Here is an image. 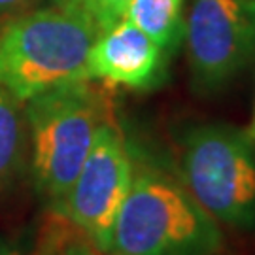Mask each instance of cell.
Wrapping results in <instances>:
<instances>
[{"instance_id": "9", "label": "cell", "mask_w": 255, "mask_h": 255, "mask_svg": "<svg viewBox=\"0 0 255 255\" xmlns=\"http://www.w3.org/2000/svg\"><path fill=\"white\" fill-rule=\"evenodd\" d=\"M19 101L0 87V191L17 178L25 161L27 136Z\"/></svg>"}, {"instance_id": "5", "label": "cell", "mask_w": 255, "mask_h": 255, "mask_svg": "<svg viewBox=\"0 0 255 255\" xmlns=\"http://www.w3.org/2000/svg\"><path fill=\"white\" fill-rule=\"evenodd\" d=\"M132 147L118 118L99 130L72 187L55 210L89 240L99 254L108 255L119 208L132 182Z\"/></svg>"}, {"instance_id": "7", "label": "cell", "mask_w": 255, "mask_h": 255, "mask_svg": "<svg viewBox=\"0 0 255 255\" xmlns=\"http://www.w3.org/2000/svg\"><path fill=\"white\" fill-rule=\"evenodd\" d=\"M168 57L147 34L121 19L95 40L87 57V76L108 85L149 91L164 82Z\"/></svg>"}, {"instance_id": "14", "label": "cell", "mask_w": 255, "mask_h": 255, "mask_svg": "<svg viewBox=\"0 0 255 255\" xmlns=\"http://www.w3.org/2000/svg\"><path fill=\"white\" fill-rule=\"evenodd\" d=\"M246 132L255 140V114H254V121H252V125H250V127L246 128Z\"/></svg>"}, {"instance_id": "6", "label": "cell", "mask_w": 255, "mask_h": 255, "mask_svg": "<svg viewBox=\"0 0 255 255\" xmlns=\"http://www.w3.org/2000/svg\"><path fill=\"white\" fill-rule=\"evenodd\" d=\"M185 40L195 85L218 91L255 59V2L195 0Z\"/></svg>"}, {"instance_id": "2", "label": "cell", "mask_w": 255, "mask_h": 255, "mask_svg": "<svg viewBox=\"0 0 255 255\" xmlns=\"http://www.w3.org/2000/svg\"><path fill=\"white\" fill-rule=\"evenodd\" d=\"M101 30L70 4L34 9L0 27V87L19 102L85 80L87 57Z\"/></svg>"}, {"instance_id": "15", "label": "cell", "mask_w": 255, "mask_h": 255, "mask_svg": "<svg viewBox=\"0 0 255 255\" xmlns=\"http://www.w3.org/2000/svg\"><path fill=\"white\" fill-rule=\"evenodd\" d=\"M254 2H255V0H254Z\"/></svg>"}, {"instance_id": "4", "label": "cell", "mask_w": 255, "mask_h": 255, "mask_svg": "<svg viewBox=\"0 0 255 255\" xmlns=\"http://www.w3.org/2000/svg\"><path fill=\"white\" fill-rule=\"evenodd\" d=\"M178 178L208 216L255 229V140L231 125H201L180 144Z\"/></svg>"}, {"instance_id": "10", "label": "cell", "mask_w": 255, "mask_h": 255, "mask_svg": "<svg viewBox=\"0 0 255 255\" xmlns=\"http://www.w3.org/2000/svg\"><path fill=\"white\" fill-rule=\"evenodd\" d=\"M59 2L82 9L83 13H87L93 19V23L99 27L101 32L121 21L130 4V0H59Z\"/></svg>"}, {"instance_id": "11", "label": "cell", "mask_w": 255, "mask_h": 255, "mask_svg": "<svg viewBox=\"0 0 255 255\" xmlns=\"http://www.w3.org/2000/svg\"><path fill=\"white\" fill-rule=\"evenodd\" d=\"M38 0H0V13H13L19 9L30 8Z\"/></svg>"}, {"instance_id": "1", "label": "cell", "mask_w": 255, "mask_h": 255, "mask_svg": "<svg viewBox=\"0 0 255 255\" xmlns=\"http://www.w3.org/2000/svg\"><path fill=\"white\" fill-rule=\"evenodd\" d=\"M221 246L219 223L180 178L151 159L134 157L132 182L119 208L108 255H216Z\"/></svg>"}, {"instance_id": "13", "label": "cell", "mask_w": 255, "mask_h": 255, "mask_svg": "<svg viewBox=\"0 0 255 255\" xmlns=\"http://www.w3.org/2000/svg\"><path fill=\"white\" fill-rule=\"evenodd\" d=\"M0 255H23L21 250L8 242H0Z\"/></svg>"}, {"instance_id": "8", "label": "cell", "mask_w": 255, "mask_h": 255, "mask_svg": "<svg viewBox=\"0 0 255 255\" xmlns=\"http://www.w3.org/2000/svg\"><path fill=\"white\" fill-rule=\"evenodd\" d=\"M182 4L183 0H130L123 19L147 34L166 55H172L185 36Z\"/></svg>"}, {"instance_id": "12", "label": "cell", "mask_w": 255, "mask_h": 255, "mask_svg": "<svg viewBox=\"0 0 255 255\" xmlns=\"http://www.w3.org/2000/svg\"><path fill=\"white\" fill-rule=\"evenodd\" d=\"M64 255H102V254H99L95 248H87V246H74V248H70L68 252Z\"/></svg>"}, {"instance_id": "3", "label": "cell", "mask_w": 255, "mask_h": 255, "mask_svg": "<svg viewBox=\"0 0 255 255\" xmlns=\"http://www.w3.org/2000/svg\"><path fill=\"white\" fill-rule=\"evenodd\" d=\"M112 85L78 80L27 101L32 176L38 193L53 206L64 199L99 130L116 119Z\"/></svg>"}]
</instances>
